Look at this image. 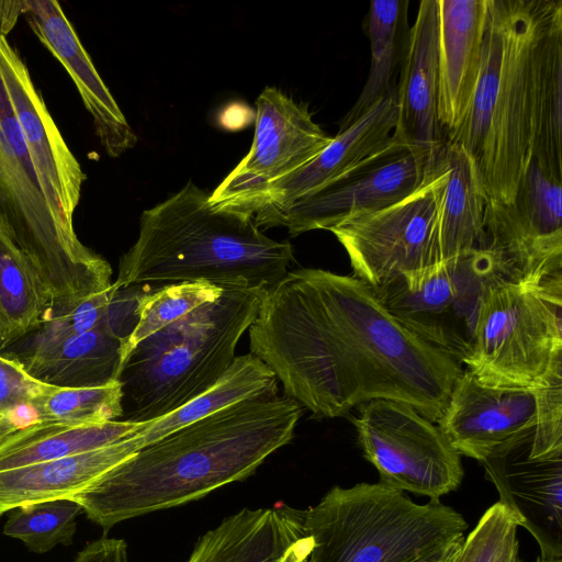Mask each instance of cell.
<instances>
[{"instance_id": "1", "label": "cell", "mask_w": 562, "mask_h": 562, "mask_svg": "<svg viewBox=\"0 0 562 562\" xmlns=\"http://www.w3.org/2000/svg\"><path fill=\"white\" fill-rule=\"evenodd\" d=\"M250 353L317 417L372 400L406 403L438 423L461 363L396 319L353 276L303 268L261 294Z\"/></svg>"}, {"instance_id": "2", "label": "cell", "mask_w": 562, "mask_h": 562, "mask_svg": "<svg viewBox=\"0 0 562 562\" xmlns=\"http://www.w3.org/2000/svg\"><path fill=\"white\" fill-rule=\"evenodd\" d=\"M302 413L279 393L236 403L143 447L70 498L104 532L200 499L245 480L288 445Z\"/></svg>"}, {"instance_id": "3", "label": "cell", "mask_w": 562, "mask_h": 562, "mask_svg": "<svg viewBox=\"0 0 562 562\" xmlns=\"http://www.w3.org/2000/svg\"><path fill=\"white\" fill-rule=\"evenodd\" d=\"M561 0H488L479 80L445 140L473 160L487 201L512 202L531 160L541 42Z\"/></svg>"}, {"instance_id": "4", "label": "cell", "mask_w": 562, "mask_h": 562, "mask_svg": "<svg viewBox=\"0 0 562 562\" xmlns=\"http://www.w3.org/2000/svg\"><path fill=\"white\" fill-rule=\"evenodd\" d=\"M191 180L145 210L136 243L121 257L116 288L209 282L268 289L294 260L289 241L266 236L248 212L214 204Z\"/></svg>"}, {"instance_id": "5", "label": "cell", "mask_w": 562, "mask_h": 562, "mask_svg": "<svg viewBox=\"0 0 562 562\" xmlns=\"http://www.w3.org/2000/svg\"><path fill=\"white\" fill-rule=\"evenodd\" d=\"M265 289L224 288L213 302L139 341L123 362L120 420L148 423L207 391L235 359Z\"/></svg>"}, {"instance_id": "6", "label": "cell", "mask_w": 562, "mask_h": 562, "mask_svg": "<svg viewBox=\"0 0 562 562\" xmlns=\"http://www.w3.org/2000/svg\"><path fill=\"white\" fill-rule=\"evenodd\" d=\"M305 510L314 562H417L461 542L468 529L440 501L417 504L380 482L334 486Z\"/></svg>"}, {"instance_id": "7", "label": "cell", "mask_w": 562, "mask_h": 562, "mask_svg": "<svg viewBox=\"0 0 562 562\" xmlns=\"http://www.w3.org/2000/svg\"><path fill=\"white\" fill-rule=\"evenodd\" d=\"M0 228L26 256L52 305L100 293L112 269L48 202L0 74Z\"/></svg>"}, {"instance_id": "8", "label": "cell", "mask_w": 562, "mask_h": 562, "mask_svg": "<svg viewBox=\"0 0 562 562\" xmlns=\"http://www.w3.org/2000/svg\"><path fill=\"white\" fill-rule=\"evenodd\" d=\"M562 355V280L540 288L502 281L485 294L461 363L493 387H539Z\"/></svg>"}, {"instance_id": "9", "label": "cell", "mask_w": 562, "mask_h": 562, "mask_svg": "<svg viewBox=\"0 0 562 562\" xmlns=\"http://www.w3.org/2000/svg\"><path fill=\"white\" fill-rule=\"evenodd\" d=\"M507 280L513 281L502 257L485 246L403 274L374 293L405 327L461 363L485 294Z\"/></svg>"}, {"instance_id": "10", "label": "cell", "mask_w": 562, "mask_h": 562, "mask_svg": "<svg viewBox=\"0 0 562 562\" xmlns=\"http://www.w3.org/2000/svg\"><path fill=\"white\" fill-rule=\"evenodd\" d=\"M442 181L434 156L423 183L413 193L329 229L346 250L353 277L373 292L403 274L440 262L438 211Z\"/></svg>"}, {"instance_id": "11", "label": "cell", "mask_w": 562, "mask_h": 562, "mask_svg": "<svg viewBox=\"0 0 562 562\" xmlns=\"http://www.w3.org/2000/svg\"><path fill=\"white\" fill-rule=\"evenodd\" d=\"M363 457L380 483L439 501L463 479L461 456L438 425L411 405L392 400L361 404L351 419Z\"/></svg>"}, {"instance_id": "12", "label": "cell", "mask_w": 562, "mask_h": 562, "mask_svg": "<svg viewBox=\"0 0 562 562\" xmlns=\"http://www.w3.org/2000/svg\"><path fill=\"white\" fill-rule=\"evenodd\" d=\"M435 149L394 135L348 172L289 205L255 215L257 225L286 227L291 236L326 229L345 220L390 206L423 183Z\"/></svg>"}, {"instance_id": "13", "label": "cell", "mask_w": 562, "mask_h": 562, "mask_svg": "<svg viewBox=\"0 0 562 562\" xmlns=\"http://www.w3.org/2000/svg\"><path fill=\"white\" fill-rule=\"evenodd\" d=\"M561 187L562 180L531 159L512 202H486V246L502 257L512 280L524 286L562 279Z\"/></svg>"}, {"instance_id": "14", "label": "cell", "mask_w": 562, "mask_h": 562, "mask_svg": "<svg viewBox=\"0 0 562 562\" xmlns=\"http://www.w3.org/2000/svg\"><path fill=\"white\" fill-rule=\"evenodd\" d=\"M255 136L248 154L210 194L232 207L252 192L296 171L317 156L331 137L307 106L267 87L256 100Z\"/></svg>"}, {"instance_id": "15", "label": "cell", "mask_w": 562, "mask_h": 562, "mask_svg": "<svg viewBox=\"0 0 562 562\" xmlns=\"http://www.w3.org/2000/svg\"><path fill=\"white\" fill-rule=\"evenodd\" d=\"M533 427L480 463L499 503L537 541L541 557L562 558V452L530 451Z\"/></svg>"}, {"instance_id": "16", "label": "cell", "mask_w": 562, "mask_h": 562, "mask_svg": "<svg viewBox=\"0 0 562 562\" xmlns=\"http://www.w3.org/2000/svg\"><path fill=\"white\" fill-rule=\"evenodd\" d=\"M0 74L45 195L69 225L87 177L35 87L26 64L0 35Z\"/></svg>"}, {"instance_id": "17", "label": "cell", "mask_w": 562, "mask_h": 562, "mask_svg": "<svg viewBox=\"0 0 562 562\" xmlns=\"http://www.w3.org/2000/svg\"><path fill=\"white\" fill-rule=\"evenodd\" d=\"M397 123L395 91L375 102L296 171L252 192L233 209L254 216L281 209L341 177L392 138Z\"/></svg>"}, {"instance_id": "18", "label": "cell", "mask_w": 562, "mask_h": 562, "mask_svg": "<svg viewBox=\"0 0 562 562\" xmlns=\"http://www.w3.org/2000/svg\"><path fill=\"white\" fill-rule=\"evenodd\" d=\"M535 413L531 390L488 386L465 369L454 382L437 424L460 456L481 462L533 427Z\"/></svg>"}, {"instance_id": "19", "label": "cell", "mask_w": 562, "mask_h": 562, "mask_svg": "<svg viewBox=\"0 0 562 562\" xmlns=\"http://www.w3.org/2000/svg\"><path fill=\"white\" fill-rule=\"evenodd\" d=\"M305 515L285 504L243 508L202 535L184 562H314Z\"/></svg>"}, {"instance_id": "20", "label": "cell", "mask_w": 562, "mask_h": 562, "mask_svg": "<svg viewBox=\"0 0 562 562\" xmlns=\"http://www.w3.org/2000/svg\"><path fill=\"white\" fill-rule=\"evenodd\" d=\"M27 22L75 82L106 154L116 158L133 148L137 136L97 71L75 29L56 0H25Z\"/></svg>"}, {"instance_id": "21", "label": "cell", "mask_w": 562, "mask_h": 562, "mask_svg": "<svg viewBox=\"0 0 562 562\" xmlns=\"http://www.w3.org/2000/svg\"><path fill=\"white\" fill-rule=\"evenodd\" d=\"M438 121L445 135L462 121L479 80L488 0H437Z\"/></svg>"}, {"instance_id": "22", "label": "cell", "mask_w": 562, "mask_h": 562, "mask_svg": "<svg viewBox=\"0 0 562 562\" xmlns=\"http://www.w3.org/2000/svg\"><path fill=\"white\" fill-rule=\"evenodd\" d=\"M395 85L397 123L394 136L429 149L445 140L438 121V5L422 0L409 29Z\"/></svg>"}, {"instance_id": "23", "label": "cell", "mask_w": 562, "mask_h": 562, "mask_svg": "<svg viewBox=\"0 0 562 562\" xmlns=\"http://www.w3.org/2000/svg\"><path fill=\"white\" fill-rule=\"evenodd\" d=\"M124 340L109 325L55 339H33L19 360L41 382L60 387L103 386L119 381Z\"/></svg>"}, {"instance_id": "24", "label": "cell", "mask_w": 562, "mask_h": 562, "mask_svg": "<svg viewBox=\"0 0 562 562\" xmlns=\"http://www.w3.org/2000/svg\"><path fill=\"white\" fill-rule=\"evenodd\" d=\"M138 451L133 437L83 453L0 472V516L12 509L70 498Z\"/></svg>"}, {"instance_id": "25", "label": "cell", "mask_w": 562, "mask_h": 562, "mask_svg": "<svg viewBox=\"0 0 562 562\" xmlns=\"http://www.w3.org/2000/svg\"><path fill=\"white\" fill-rule=\"evenodd\" d=\"M434 156L443 175L438 211L442 262L486 246L484 211L487 198L475 165L464 149L443 140Z\"/></svg>"}, {"instance_id": "26", "label": "cell", "mask_w": 562, "mask_h": 562, "mask_svg": "<svg viewBox=\"0 0 562 562\" xmlns=\"http://www.w3.org/2000/svg\"><path fill=\"white\" fill-rule=\"evenodd\" d=\"M142 424L34 422L0 442V472L99 449L128 437Z\"/></svg>"}, {"instance_id": "27", "label": "cell", "mask_w": 562, "mask_h": 562, "mask_svg": "<svg viewBox=\"0 0 562 562\" xmlns=\"http://www.w3.org/2000/svg\"><path fill=\"white\" fill-rule=\"evenodd\" d=\"M274 393L278 379L271 369L251 353L238 356L207 391L161 418L143 423L132 437L139 450L231 405Z\"/></svg>"}, {"instance_id": "28", "label": "cell", "mask_w": 562, "mask_h": 562, "mask_svg": "<svg viewBox=\"0 0 562 562\" xmlns=\"http://www.w3.org/2000/svg\"><path fill=\"white\" fill-rule=\"evenodd\" d=\"M408 4L407 0L371 1L366 25L371 48L369 75L338 130L349 126L375 102L395 91L392 81L400 71L411 29Z\"/></svg>"}, {"instance_id": "29", "label": "cell", "mask_w": 562, "mask_h": 562, "mask_svg": "<svg viewBox=\"0 0 562 562\" xmlns=\"http://www.w3.org/2000/svg\"><path fill=\"white\" fill-rule=\"evenodd\" d=\"M50 306L35 269L0 228V351L38 329Z\"/></svg>"}, {"instance_id": "30", "label": "cell", "mask_w": 562, "mask_h": 562, "mask_svg": "<svg viewBox=\"0 0 562 562\" xmlns=\"http://www.w3.org/2000/svg\"><path fill=\"white\" fill-rule=\"evenodd\" d=\"M531 159L562 180V10L541 42Z\"/></svg>"}, {"instance_id": "31", "label": "cell", "mask_w": 562, "mask_h": 562, "mask_svg": "<svg viewBox=\"0 0 562 562\" xmlns=\"http://www.w3.org/2000/svg\"><path fill=\"white\" fill-rule=\"evenodd\" d=\"M223 290L209 282H176L151 292L143 290L136 307L137 323L124 344V360L139 341L200 305L215 301Z\"/></svg>"}, {"instance_id": "32", "label": "cell", "mask_w": 562, "mask_h": 562, "mask_svg": "<svg viewBox=\"0 0 562 562\" xmlns=\"http://www.w3.org/2000/svg\"><path fill=\"white\" fill-rule=\"evenodd\" d=\"M81 506L72 498H57L16 507L3 535L21 540L31 551L45 553L57 544H71Z\"/></svg>"}, {"instance_id": "33", "label": "cell", "mask_w": 562, "mask_h": 562, "mask_svg": "<svg viewBox=\"0 0 562 562\" xmlns=\"http://www.w3.org/2000/svg\"><path fill=\"white\" fill-rule=\"evenodd\" d=\"M38 422L101 424L120 420L122 390L119 381L93 387L53 386L32 405Z\"/></svg>"}, {"instance_id": "34", "label": "cell", "mask_w": 562, "mask_h": 562, "mask_svg": "<svg viewBox=\"0 0 562 562\" xmlns=\"http://www.w3.org/2000/svg\"><path fill=\"white\" fill-rule=\"evenodd\" d=\"M516 517L499 502L488 507L461 541L451 562H522Z\"/></svg>"}, {"instance_id": "35", "label": "cell", "mask_w": 562, "mask_h": 562, "mask_svg": "<svg viewBox=\"0 0 562 562\" xmlns=\"http://www.w3.org/2000/svg\"><path fill=\"white\" fill-rule=\"evenodd\" d=\"M116 286L63 305H52L36 329L35 340L63 338L109 325V308Z\"/></svg>"}, {"instance_id": "36", "label": "cell", "mask_w": 562, "mask_h": 562, "mask_svg": "<svg viewBox=\"0 0 562 562\" xmlns=\"http://www.w3.org/2000/svg\"><path fill=\"white\" fill-rule=\"evenodd\" d=\"M531 391L536 413L530 451L562 452V355L552 361L541 385Z\"/></svg>"}, {"instance_id": "37", "label": "cell", "mask_w": 562, "mask_h": 562, "mask_svg": "<svg viewBox=\"0 0 562 562\" xmlns=\"http://www.w3.org/2000/svg\"><path fill=\"white\" fill-rule=\"evenodd\" d=\"M53 386L33 378L19 360L0 355V417L12 419L16 409L32 407Z\"/></svg>"}, {"instance_id": "38", "label": "cell", "mask_w": 562, "mask_h": 562, "mask_svg": "<svg viewBox=\"0 0 562 562\" xmlns=\"http://www.w3.org/2000/svg\"><path fill=\"white\" fill-rule=\"evenodd\" d=\"M72 562H128L127 543L123 539L102 537L88 543Z\"/></svg>"}, {"instance_id": "39", "label": "cell", "mask_w": 562, "mask_h": 562, "mask_svg": "<svg viewBox=\"0 0 562 562\" xmlns=\"http://www.w3.org/2000/svg\"><path fill=\"white\" fill-rule=\"evenodd\" d=\"M22 14H25V0H0V35L7 37Z\"/></svg>"}, {"instance_id": "40", "label": "cell", "mask_w": 562, "mask_h": 562, "mask_svg": "<svg viewBox=\"0 0 562 562\" xmlns=\"http://www.w3.org/2000/svg\"><path fill=\"white\" fill-rule=\"evenodd\" d=\"M460 543L461 542L449 546L448 548L430 554L417 562H451V559L453 558Z\"/></svg>"}, {"instance_id": "41", "label": "cell", "mask_w": 562, "mask_h": 562, "mask_svg": "<svg viewBox=\"0 0 562 562\" xmlns=\"http://www.w3.org/2000/svg\"><path fill=\"white\" fill-rule=\"evenodd\" d=\"M18 429L20 427L12 419L0 417V442Z\"/></svg>"}, {"instance_id": "42", "label": "cell", "mask_w": 562, "mask_h": 562, "mask_svg": "<svg viewBox=\"0 0 562 562\" xmlns=\"http://www.w3.org/2000/svg\"><path fill=\"white\" fill-rule=\"evenodd\" d=\"M536 562H562V558H546L539 555Z\"/></svg>"}]
</instances>
